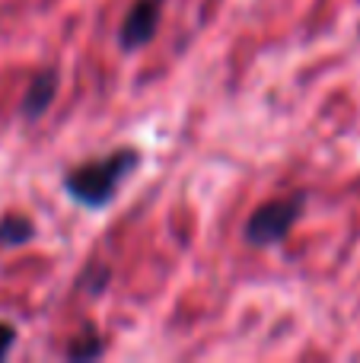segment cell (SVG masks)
I'll list each match as a JSON object with an SVG mask.
<instances>
[{"label": "cell", "instance_id": "6da1fadb", "mask_svg": "<svg viewBox=\"0 0 360 363\" xmlns=\"http://www.w3.org/2000/svg\"><path fill=\"white\" fill-rule=\"evenodd\" d=\"M137 163H140V153L134 147H121V150L108 153V157L89 160V163L67 169L64 172V191L77 204L89 207V211H99V207L112 204L121 182L137 169Z\"/></svg>", "mask_w": 360, "mask_h": 363}, {"label": "cell", "instance_id": "7a4b0ae2", "mask_svg": "<svg viewBox=\"0 0 360 363\" xmlns=\"http://www.w3.org/2000/svg\"><path fill=\"white\" fill-rule=\"evenodd\" d=\"M306 207V194L293 191L287 198H271L265 204H259L252 213H249L246 226H242V236H246L249 245H278L287 239V233L297 226V220L303 217Z\"/></svg>", "mask_w": 360, "mask_h": 363}, {"label": "cell", "instance_id": "3957f363", "mask_svg": "<svg viewBox=\"0 0 360 363\" xmlns=\"http://www.w3.org/2000/svg\"><path fill=\"white\" fill-rule=\"evenodd\" d=\"M163 19V0H134L118 26V48L134 55L153 42Z\"/></svg>", "mask_w": 360, "mask_h": 363}, {"label": "cell", "instance_id": "277c9868", "mask_svg": "<svg viewBox=\"0 0 360 363\" xmlns=\"http://www.w3.org/2000/svg\"><path fill=\"white\" fill-rule=\"evenodd\" d=\"M55 96H57V70H55V67L38 70V74L29 80V86H26L23 106H19L23 118H26V121H38V118H42V115L51 108Z\"/></svg>", "mask_w": 360, "mask_h": 363}, {"label": "cell", "instance_id": "5b68a950", "mask_svg": "<svg viewBox=\"0 0 360 363\" xmlns=\"http://www.w3.org/2000/svg\"><path fill=\"white\" fill-rule=\"evenodd\" d=\"M35 236V223L23 213H6L0 217V245H26L29 239Z\"/></svg>", "mask_w": 360, "mask_h": 363}, {"label": "cell", "instance_id": "8992f818", "mask_svg": "<svg viewBox=\"0 0 360 363\" xmlns=\"http://www.w3.org/2000/svg\"><path fill=\"white\" fill-rule=\"evenodd\" d=\"M102 338L99 335H93V332H86L83 338H74L67 345V351H64V357L67 360H96L102 354Z\"/></svg>", "mask_w": 360, "mask_h": 363}, {"label": "cell", "instance_id": "52a82bcc", "mask_svg": "<svg viewBox=\"0 0 360 363\" xmlns=\"http://www.w3.org/2000/svg\"><path fill=\"white\" fill-rule=\"evenodd\" d=\"M13 345H16V328L10 322H0V360L13 351Z\"/></svg>", "mask_w": 360, "mask_h": 363}]
</instances>
